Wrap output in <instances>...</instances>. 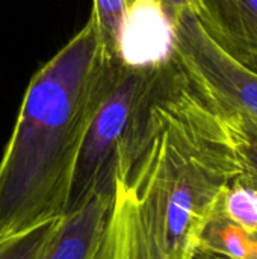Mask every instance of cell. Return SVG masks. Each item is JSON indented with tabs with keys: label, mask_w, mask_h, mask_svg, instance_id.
<instances>
[{
	"label": "cell",
	"mask_w": 257,
	"mask_h": 259,
	"mask_svg": "<svg viewBox=\"0 0 257 259\" xmlns=\"http://www.w3.org/2000/svg\"><path fill=\"white\" fill-rule=\"evenodd\" d=\"M220 109L174 52L142 91L117 162L124 259H191L221 193L242 175Z\"/></svg>",
	"instance_id": "cell-1"
},
{
	"label": "cell",
	"mask_w": 257,
	"mask_h": 259,
	"mask_svg": "<svg viewBox=\"0 0 257 259\" xmlns=\"http://www.w3.org/2000/svg\"><path fill=\"white\" fill-rule=\"evenodd\" d=\"M214 105L220 109L226 121L232 143L244 170L242 176L257 190V121L235 108L220 106L217 103Z\"/></svg>",
	"instance_id": "cell-9"
},
{
	"label": "cell",
	"mask_w": 257,
	"mask_h": 259,
	"mask_svg": "<svg viewBox=\"0 0 257 259\" xmlns=\"http://www.w3.org/2000/svg\"><path fill=\"white\" fill-rule=\"evenodd\" d=\"M133 2L135 0H126V6L129 8ZM159 2L164 5L171 21H174V18L183 12H192L195 14V17H198L200 14V6L197 0H159Z\"/></svg>",
	"instance_id": "cell-13"
},
{
	"label": "cell",
	"mask_w": 257,
	"mask_h": 259,
	"mask_svg": "<svg viewBox=\"0 0 257 259\" xmlns=\"http://www.w3.org/2000/svg\"><path fill=\"white\" fill-rule=\"evenodd\" d=\"M58 220H52L30 231L17 234L14 237L0 240V259H39Z\"/></svg>",
	"instance_id": "cell-11"
},
{
	"label": "cell",
	"mask_w": 257,
	"mask_h": 259,
	"mask_svg": "<svg viewBox=\"0 0 257 259\" xmlns=\"http://www.w3.org/2000/svg\"><path fill=\"white\" fill-rule=\"evenodd\" d=\"M173 52V21L159 0H135L124 20L120 58L130 67H155Z\"/></svg>",
	"instance_id": "cell-7"
},
{
	"label": "cell",
	"mask_w": 257,
	"mask_h": 259,
	"mask_svg": "<svg viewBox=\"0 0 257 259\" xmlns=\"http://www.w3.org/2000/svg\"><path fill=\"white\" fill-rule=\"evenodd\" d=\"M155 67H130L123 62L115 65L109 85L85 132L67 211L82 202L101 182L117 178L118 152Z\"/></svg>",
	"instance_id": "cell-3"
},
{
	"label": "cell",
	"mask_w": 257,
	"mask_h": 259,
	"mask_svg": "<svg viewBox=\"0 0 257 259\" xmlns=\"http://www.w3.org/2000/svg\"><path fill=\"white\" fill-rule=\"evenodd\" d=\"M117 199V178L97 185L70 208L48 240L39 259H95L106 237Z\"/></svg>",
	"instance_id": "cell-5"
},
{
	"label": "cell",
	"mask_w": 257,
	"mask_h": 259,
	"mask_svg": "<svg viewBox=\"0 0 257 259\" xmlns=\"http://www.w3.org/2000/svg\"><path fill=\"white\" fill-rule=\"evenodd\" d=\"M198 21L235 62L257 74V0H197Z\"/></svg>",
	"instance_id": "cell-6"
},
{
	"label": "cell",
	"mask_w": 257,
	"mask_h": 259,
	"mask_svg": "<svg viewBox=\"0 0 257 259\" xmlns=\"http://www.w3.org/2000/svg\"><path fill=\"white\" fill-rule=\"evenodd\" d=\"M120 59L88 23L30 79L0 159V240L67 212L79 150Z\"/></svg>",
	"instance_id": "cell-2"
},
{
	"label": "cell",
	"mask_w": 257,
	"mask_h": 259,
	"mask_svg": "<svg viewBox=\"0 0 257 259\" xmlns=\"http://www.w3.org/2000/svg\"><path fill=\"white\" fill-rule=\"evenodd\" d=\"M212 214L257 246V190L242 175L221 193Z\"/></svg>",
	"instance_id": "cell-8"
},
{
	"label": "cell",
	"mask_w": 257,
	"mask_h": 259,
	"mask_svg": "<svg viewBox=\"0 0 257 259\" xmlns=\"http://www.w3.org/2000/svg\"><path fill=\"white\" fill-rule=\"evenodd\" d=\"M124 255H126V220H124L123 202L117 191V199L109 222V228L103 246L95 259H124Z\"/></svg>",
	"instance_id": "cell-12"
},
{
	"label": "cell",
	"mask_w": 257,
	"mask_h": 259,
	"mask_svg": "<svg viewBox=\"0 0 257 259\" xmlns=\"http://www.w3.org/2000/svg\"><path fill=\"white\" fill-rule=\"evenodd\" d=\"M127 14L126 0H92L94 23L100 53L106 59H120L121 35Z\"/></svg>",
	"instance_id": "cell-10"
},
{
	"label": "cell",
	"mask_w": 257,
	"mask_h": 259,
	"mask_svg": "<svg viewBox=\"0 0 257 259\" xmlns=\"http://www.w3.org/2000/svg\"><path fill=\"white\" fill-rule=\"evenodd\" d=\"M173 52L194 83L220 106L257 121V74L235 62L206 33L192 12L173 21Z\"/></svg>",
	"instance_id": "cell-4"
},
{
	"label": "cell",
	"mask_w": 257,
	"mask_h": 259,
	"mask_svg": "<svg viewBox=\"0 0 257 259\" xmlns=\"http://www.w3.org/2000/svg\"><path fill=\"white\" fill-rule=\"evenodd\" d=\"M191 259H233L227 255H221V253H215L212 250H208V249H203V247H197L192 258ZM248 259H257V256H253V258Z\"/></svg>",
	"instance_id": "cell-14"
}]
</instances>
